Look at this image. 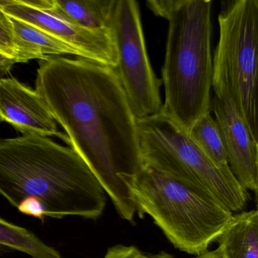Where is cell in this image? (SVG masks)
Returning a JSON list of instances; mask_svg holds the SVG:
<instances>
[{"label": "cell", "instance_id": "cell-8", "mask_svg": "<svg viewBox=\"0 0 258 258\" xmlns=\"http://www.w3.org/2000/svg\"><path fill=\"white\" fill-rule=\"evenodd\" d=\"M0 7L12 18L36 27L67 43L81 58L115 69L118 55L114 31L81 26L57 10L53 0L45 8L26 5L22 0H0Z\"/></svg>", "mask_w": 258, "mask_h": 258}, {"label": "cell", "instance_id": "cell-2", "mask_svg": "<svg viewBox=\"0 0 258 258\" xmlns=\"http://www.w3.org/2000/svg\"><path fill=\"white\" fill-rule=\"evenodd\" d=\"M0 196L16 208L36 198L46 217L58 219L97 220L107 202L105 190L75 151L34 135L0 139Z\"/></svg>", "mask_w": 258, "mask_h": 258}, {"label": "cell", "instance_id": "cell-19", "mask_svg": "<svg viewBox=\"0 0 258 258\" xmlns=\"http://www.w3.org/2000/svg\"><path fill=\"white\" fill-rule=\"evenodd\" d=\"M16 63H19L16 58H10L0 52V79L9 73Z\"/></svg>", "mask_w": 258, "mask_h": 258}, {"label": "cell", "instance_id": "cell-5", "mask_svg": "<svg viewBox=\"0 0 258 258\" xmlns=\"http://www.w3.org/2000/svg\"><path fill=\"white\" fill-rule=\"evenodd\" d=\"M137 129L143 165L211 196L232 212L245 206L248 192L232 171L216 165L185 130L162 110L137 119Z\"/></svg>", "mask_w": 258, "mask_h": 258}, {"label": "cell", "instance_id": "cell-3", "mask_svg": "<svg viewBox=\"0 0 258 258\" xmlns=\"http://www.w3.org/2000/svg\"><path fill=\"white\" fill-rule=\"evenodd\" d=\"M212 0H148V8L168 21L162 111L187 134L211 113Z\"/></svg>", "mask_w": 258, "mask_h": 258}, {"label": "cell", "instance_id": "cell-17", "mask_svg": "<svg viewBox=\"0 0 258 258\" xmlns=\"http://www.w3.org/2000/svg\"><path fill=\"white\" fill-rule=\"evenodd\" d=\"M103 258H150V255L136 246L118 244L108 247Z\"/></svg>", "mask_w": 258, "mask_h": 258}, {"label": "cell", "instance_id": "cell-18", "mask_svg": "<svg viewBox=\"0 0 258 258\" xmlns=\"http://www.w3.org/2000/svg\"><path fill=\"white\" fill-rule=\"evenodd\" d=\"M18 209L25 215L31 216L40 220H44L46 209L40 200L36 198H28L21 202Z\"/></svg>", "mask_w": 258, "mask_h": 258}, {"label": "cell", "instance_id": "cell-1", "mask_svg": "<svg viewBox=\"0 0 258 258\" xmlns=\"http://www.w3.org/2000/svg\"><path fill=\"white\" fill-rule=\"evenodd\" d=\"M36 91L72 148L110 198L117 214L134 223L137 214L123 175L143 167L137 118L113 68L82 58L49 57L39 61Z\"/></svg>", "mask_w": 258, "mask_h": 258}, {"label": "cell", "instance_id": "cell-6", "mask_svg": "<svg viewBox=\"0 0 258 258\" xmlns=\"http://www.w3.org/2000/svg\"><path fill=\"white\" fill-rule=\"evenodd\" d=\"M222 5L213 73L224 78L243 120L258 140V1L229 0Z\"/></svg>", "mask_w": 258, "mask_h": 258}, {"label": "cell", "instance_id": "cell-20", "mask_svg": "<svg viewBox=\"0 0 258 258\" xmlns=\"http://www.w3.org/2000/svg\"><path fill=\"white\" fill-rule=\"evenodd\" d=\"M196 258H223L218 248L214 250H208L202 254L199 255Z\"/></svg>", "mask_w": 258, "mask_h": 258}, {"label": "cell", "instance_id": "cell-10", "mask_svg": "<svg viewBox=\"0 0 258 258\" xmlns=\"http://www.w3.org/2000/svg\"><path fill=\"white\" fill-rule=\"evenodd\" d=\"M0 121L23 135L57 137L69 145L41 96L16 78L0 79Z\"/></svg>", "mask_w": 258, "mask_h": 258}, {"label": "cell", "instance_id": "cell-11", "mask_svg": "<svg viewBox=\"0 0 258 258\" xmlns=\"http://www.w3.org/2000/svg\"><path fill=\"white\" fill-rule=\"evenodd\" d=\"M10 19L14 29L21 63L62 55H72L81 58L78 51L53 36L19 19L12 17Z\"/></svg>", "mask_w": 258, "mask_h": 258}, {"label": "cell", "instance_id": "cell-14", "mask_svg": "<svg viewBox=\"0 0 258 258\" xmlns=\"http://www.w3.org/2000/svg\"><path fill=\"white\" fill-rule=\"evenodd\" d=\"M0 245L29 255L32 258H66L25 228L0 217Z\"/></svg>", "mask_w": 258, "mask_h": 258}, {"label": "cell", "instance_id": "cell-9", "mask_svg": "<svg viewBox=\"0 0 258 258\" xmlns=\"http://www.w3.org/2000/svg\"><path fill=\"white\" fill-rule=\"evenodd\" d=\"M212 88L211 111L221 134L229 168L246 191L256 192L258 140L243 120L223 76L213 73Z\"/></svg>", "mask_w": 258, "mask_h": 258}, {"label": "cell", "instance_id": "cell-15", "mask_svg": "<svg viewBox=\"0 0 258 258\" xmlns=\"http://www.w3.org/2000/svg\"><path fill=\"white\" fill-rule=\"evenodd\" d=\"M188 135L216 165L231 170L218 124L211 113L198 120Z\"/></svg>", "mask_w": 258, "mask_h": 258}, {"label": "cell", "instance_id": "cell-13", "mask_svg": "<svg viewBox=\"0 0 258 258\" xmlns=\"http://www.w3.org/2000/svg\"><path fill=\"white\" fill-rule=\"evenodd\" d=\"M57 10L81 26L114 31L117 0H53Z\"/></svg>", "mask_w": 258, "mask_h": 258}, {"label": "cell", "instance_id": "cell-4", "mask_svg": "<svg viewBox=\"0 0 258 258\" xmlns=\"http://www.w3.org/2000/svg\"><path fill=\"white\" fill-rule=\"evenodd\" d=\"M120 179L139 215L149 216L176 248L188 254L208 251L233 217L217 199L148 166Z\"/></svg>", "mask_w": 258, "mask_h": 258}, {"label": "cell", "instance_id": "cell-16", "mask_svg": "<svg viewBox=\"0 0 258 258\" xmlns=\"http://www.w3.org/2000/svg\"><path fill=\"white\" fill-rule=\"evenodd\" d=\"M0 52L19 61L14 29L10 16L0 7Z\"/></svg>", "mask_w": 258, "mask_h": 258}, {"label": "cell", "instance_id": "cell-21", "mask_svg": "<svg viewBox=\"0 0 258 258\" xmlns=\"http://www.w3.org/2000/svg\"><path fill=\"white\" fill-rule=\"evenodd\" d=\"M150 258H174L170 253H166L164 251H161L155 254H151Z\"/></svg>", "mask_w": 258, "mask_h": 258}, {"label": "cell", "instance_id": "cell-12", "mask_svg": "<svg viewBox=\"0 0 258 258\" xmlns=\"http://www.w3.org/2000/svg\"><path fill=\"white\" fill-rule=\"evenodd\" d=\"M217 241L223 258H258L257 211L233 215Z\"/></svg>", "mask_w": 258, "mask_h": 258}, {"label": "cell", "instance_id": "cell-7", "mask_svg": "<svg viewBox=\"0 0 258 258\" xmlns=\"http://www.w3.org/2000/svg\"><path fill=\"white\" fill-rule=\"evenodd\" d=\"M114 32L118 55L114 70L134 117L158 114L163 106L160 96L162 81L154 73L149 61L137 1L117 0Z\"/></svg>", "mask_w": 258, "mask_h": 258}]
</instances>
